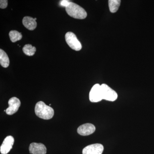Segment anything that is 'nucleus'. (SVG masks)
Listing matches in <instances>:
<instances>
[{"label": "nucleus", "instance_id": "nucleus-8", "mask_svg": "<svg viewBox=\"0 0 154 154\" xmlns=\"http://www.w3.org/2000/svg\"><path fill=\"white\" fill-rule=\"evenodd\" d=\"M14 143V139L13 137L8 136L4 140L0 148V152L2 154H7L11 151L13 148Z\"/></svg>", "mask_w": 154, "mask_h": 154}, {"label": "nucleus", "instance_id": "nucleus-13", "mask_svg": "<svg viewBox=\"0 0 154 154\" xmlns=\"http://www.w3.org/2000/svg\"><path fill=\"white\" fill-rule=\"evenodd\" d=\"M121 1L120 0H109L108 1L109 8L111 13H115L118 11L120 6Z\"/></svg>", "mask_w": 154, "mask_h": 154}, {"label": "nucleus", "instance_id": "nucleus-3", "mask_svg": "<svg viewBox=\"0 0 154 154\" xmlns=\"http://www.w3.org/2000/svg\"><path fill=\"white\" fill-rule=\"evenodd\" d=\"M65 39L67 44L72 49L76 51H79L82 49V44L75 33L72 32H67L65 35Z\"/></svg>", "mask_w": 154, "mask_h": 154}, {"label": "nucleus", "instance_id": "nucleus-11", "mask_svg": "<svg viewBox=\"0 0 154 154\" xmlns=\"http://www.w3.org/2000/svg\"><path fill=\"white\" fill-rule=\"evenodd\" d=\"M22 24L28 30H33L36 28L37 23L32 17H25L22 20Z\"/></svg>", "mask_w": 154, "mask_h": 154}, {"label": "nucleus", "instance_id": "nucleus-9", "mask_svg": "<svg viewBox=\"0 0 154 154\" xmlns=\"http://www.w3.org/2000/svg\"><path fill=\"white\" fill-rule=\"evenodd\" d=\"M96 130V127L91 123H86L80 125L78 129V134L82 136H88L92 134Z\"/></svg>", "mask_w": 154, "mask_h": 154}, {"label": "nucleus", "instance_id": "nucleus-4", "mask_svg": "<svg viewBox=\"0 0 154 154\" xmlns=\"http://www.w3.org/2000/svg\"><path fill=\"white\" fill-rule=\"evenodd\" d=\"M101 89L102 99L113 102L117 99V93L106 84L101 85Z\"/></svg>", "mask_w": 154, "mask_h": 154}, {"label": "nucleus", "instance_id": "nucleus-5", "mask_svg": "<svg viewBox=\"0 0 154 154\" xmlns=\"http://www.w3.org/2000/svg\"><path fill=\"white\" fill-rule=\"evenodd\" d=\"M89 99L92 102H98L102 100L101 85L99 84H96L93 86L90 91Z\"/></svg>", "mask_w": 154, "mask_h": 154}, {"label": "nucleus", "instance_id": "nucleus-16", "mask_svg": "<svg viewBox=\"0 0 154 154\" xmlns=\"http://www.w3.org/2000/svg\"><path fill=\"white\" fill-rule=\"evenodd\" d=\"M8 1L7 0H1L0 1V8L5 9L8 7Z\"/></svg>", "mask_w": 154, "mask_h": 154}, {"label": "nucleus", "instance_id": "nucleus-7", "mask_svg": "<svg viewBox=\"0 0 154 154\" xmlns=\"http://www.w3.org/2000/svg\"><path fill=\"white\" fill-rule=\"evenodd\" d=\"M104 147L101 144L96 143L87 146L83 149V154H102Z\"/></svg>", "mask_w": 154, "mask_h": 154}, {"label": "nucleus", "instance_id": "nucleus-2", "mask_svg": "<svg viewBox=\"0 0 154 154\" xmlns=\"http://www.w3.org/2000/svg\"><path fill=\"white\" fill-rule=\"evenodd\" d=\"M67 14L75 19H83L87 17V13L85 9L75 3L70 2L66 8Z\"/></svg>", "mask_w": 154, "mask_h": 154}, {"label": "nucleus", "instance_id": "nucleus-6", "mask_svg": "<svg viewBox=\"0 0 154 154\" xmlns=\"http://www.w3.org/2000/svg\"><path fill=\"white\" fill-rule=\"evenodd\" d=\"M9 107L6 110V113L9 115H13L19 110L21 105L20 100L17 97H14L8 101Z\"/></svg>", "mask_w": 154, "mask_h": 154}, {"label": "nucleus", "instance_id": "nucleus-12", "mask_svg": "<svg viewBox=\"0 0 154 154\" xmlns=\"http://www.w3.org/2000/svg\"><path fill=\"white\" fill-rule=\"evenodd\" d=\"M0 64L4 68H7L10 65V60L8 54L3 50L0 49Z\"/></svg>", "mask_w": 154, "mask_h": 154}, {"label": "nucleus", "instance_id": "nucleus-15", "mask_svg": "<svg viewBox=\"0 0 154 154\" xmlns=\"http://www.w3.org/2000/svg\"><path fill=\"white\" fill-rule=\"evenodd\" d=\"M23 52L26 55L32 56L35 54L36 51V48L30 44L25 45L23 48Z\"/></svg>", "mask_w": 154, "mask_h": 154}, {"label": "nucleus", "instance_id": "nucleus-14", "mask_svg": "<svg viewBox=\"0 0 154 154\" xmlns=\"http://www.w3.org/2000/svg\"><path fill=\"white\" fill-rule=\"evenodd\" d=\"M9 37L11 42H15L21 40L22 38V33L17 30H11L9 33Z\"/></svg>", "mask_w": 154, "mask_h": 154}, {"label": "nucleus", "instance_id": "nucleus-17", "mask_svg": "<svg viewBox=\"0 0 154 154\" xmlns=\"http://www.w3.org/2000/svg\"><path fill=\"white\" fill-rule=\"evenodd\" d=\"M70 2L67 0H63L60 2V5L61 6L65 7V8L68 5Z\"/></svg>", "mask_w": 154, "mask_h": 154}, {"label": "nucleus", "instance_id": "nucleus-18", "mask_svg": "<svg viewBox=\"0 0 154 154\" xmlns=\"http://www.w3.org/2000/svg\"><path fill=\"white\" fill-rule=\"evenodd\" d=\"M34 20H35V21H36V18H34Z\"/></svg>", "mask_w": 154, "mask_h": 154}, {"label": "nucleus", "instance_id": "nucleus-10", "mask_svg": "<svg viewBox=\"0 0 154 154\" xmlns=\"http://www.w3.org/2000/svg\"><path fill=\"white\" fill-rule=\"evenodd\" d=\"M29 152L32 154H45L47 149L44 144L41 143H32L29 146Z\"/></svg>", "mask_w": 154, "mask_h": 154}, {"label": "nucleus", "instance_id": "nucleus-1", "mask_svg": "<svg viewBox=\"0 0 154 154\" xmlns=\"http://www.w3.org/2000/svg\"><path fill=\"white\" fill-rule=\"evenodd\" d=\"M35 112L38 117L46 120L52 118L54 115V110L52 107L48 106L42 101L36 103Z\"/></svg>", "mask_w": 154, "mask_h": 154}]
</instances>
